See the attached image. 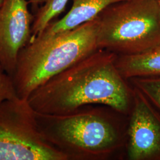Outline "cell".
<instances>
[{"label": "cell", "instance_id": "cell-5", "mask_svg": "<svg viewBox=\"0 0 160 160\" xmlns=\"http://www.w3.org/2000/svg\"><path fill=\"white\" fill-rule=\"evenodd\" d=\"M0 160L68 159L45 138L28 99L17 96L0 104Z\"/></svg>", "mask_w": 160, "mask_h": 160}, {"label": "cell", "instance_id": "cell-13", "mask_svg": "<svg viewBox=\"0 0 160 160\" xmlns=\"http://www.w3.org/2000/svg\"><path fill=\"white\" fill-rule=\"evenodd\" d=\"M44 1L45 0H30L29 2H31L34 7H36L39 4H40L42 2H44Z\"/></svg>", "mask_w": 160, "mask_h": 160}, {"label": "cell", "instance_id": "cell-6", "mask_svg": "<svg viewBox=\"0 0 160 160\" xmlns=\"http://www.w3.org/2000/svg\"><path fill=\"white\" fill-rule=\"evenodd\" d=\"M132 89L126 158L160 160V112L137 87L132 86Z\"/></svg>", "mask_w": 160, "mask_h": 160}, {"label": "cell", "instance_id": "cell-7", "mask_svg": "<svg viewBox=\"0 0 160 160\" xmlns=\"http://www.w3.org/2000/svg\"><path fill=\"white\" fill-rule=\"evenodd\" d=\"M29 2L3 0L0 6V65L12 77L18 55L32 37L34 16L28 10Z\"/></svg>", "mask_w": 160, "mask_h": 160}, {"label": "cell", "instance_id": "cell-10", "mask_svg": "<svg viewBox=\"0 0 160 160\" xmlns=\"http://www.w3.org/2000/svg\"><path fill=\"white\" fill-rule=\"evenodd\" d=\"M128 81L142 92L160 112V75L133 77Z\"/></svg>", "mask_w": 160, "mask_h": 160}, {"label": "cell", "instance_id": "cell-4", "mask_svg": "<svg viewBox=\"0 0 160 160\" xmlns=\"http://www.w3.org/2000/svg\"><path fill=\"white\" fill-rule=\"evenodd\" d=\"M97 17L98 49L132 55L160 42V7L157 0H123L109 6Z\"/></svg>", "mask_w": 160, "mask_h": 160}, {"label": "cell", "instance_id": "cell-12", "mask_svg": "<svg viewBox=\"0 0 160 160\" xmlns=\"http://www.w3.org/2000/svg\"><path fill=\"white\" fill-rule=\"evenodd\" d=\"M69 0H45L43 10L47 15L55 17L65 10Z\"/></svg>", "mask_w": 160, "mask_h": 160}, {"label": "cell", "instance_id": "cell-3", "mask_svg": "<svg viewBox=\"0 0 160 160\" xmlns=\"http://www.w3.org/2000/svg\"><path fill=\"white\" fill-rule=\"evenodd\" d=\"M97 17L56 34L40 33L17 57L12 81L17 97L28 99L34 90L98 49Z\"/></svg>", "mask_w": 160, "mask_h": 160}, {"label": "cell", "instance_id": "cell-9", "mask_svg": "<svg viewBox=\"0 0 160 160\" xmlns=\"http://www.w3.org/2000/svg\"><path fill=\"white\" fill-rule=\"evenodd\" d=\"M116 65L126 80L160 75V42L145 51L132 55H118Z\"/></svg>", "mask_w": 160, "mask_h": 160}, {"label": "cell", "instance_id": "cell-11", "mask_svg": "<svg viewBox=\"0 0 160 160\" xmlns=\"http://www.w3.org/2000/svg\"><path fill=\"white\" fill-rule=\"evenodd\" d=\"M17 96L12 77L0 65V104L5 100Z\"/></svg>", "mask_w": 160, "mask_h": 160}, {"label": "cell", "instance_id": "cell-8", "mask_svg": "<svg viewBox=\"0 0 160 160\" xmlns=\"http://www.w3.org/2000/svg\"><path fill=\"white\" fill-rule=\"evenodd\" d=\"M122 1L123 0H72L68 12L61 20L51 22L40 33L50 35L74 29L95 18L110 5Z\"/></svg>", "mask_w": 160, "mask_h": 160}, {"label": "cell", "instance_id": "cell-15", "mask_svg": "<svg viewBox=\"0 0 160 160\" xmlns=\"http://www.w3.org/2000/svg\"><path fill=\"white\" fill-rule=\"evenodd\" d=\"M157 2H158V4H159L160 7V0H157Z\"/></svg>", "mask_w": 160, "mask_h": 160}, {"label": "cell", "instance_id": "cell-1", "mask_svg": "<svg viewBox=\"0 0 160 160\" xmlns=\"http://www.w3.org/2000/svg\"><path fill=\"white\" fill-rule=\"evenodd\" d=\"M117 57L98 49L36 88L28 102L41 114H67L86 106L102 104L129 116L132 86L117 68Z\"/></svg>", "mask_w": 160, "mask_h": 160}, {"label": "cell", "instance_id": "cell-14", "mask_svg": "<svg viewBox=\"0 0 160 160\" xmlns=\"http://www.w3.org/2000/svg\"><path fill=\"white\" fill-rule=\"evenodd\" d=\"M2 1H3V0H0V6H1V4H2Z\"/></svg>", "mask_w": 160, "mask_h": 160}, {"label": "cell", "instance_id": "cell-2", "mask_svg": "<svg viewBox=\"0 0 160 160\" xmlns=\"http://www.w3.org/2000/svg\"><path fill=\"white\" fill-rule=\"evenodd\" d=\"M46 140L68 160H123L129 116L92 104L61 115L36 112Z\"/></svg>", "mask_w": 160, "mask_h": 160}]
</instances>
